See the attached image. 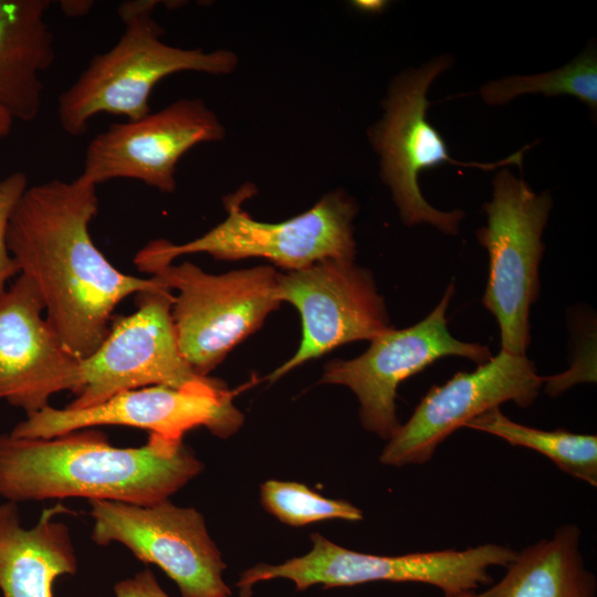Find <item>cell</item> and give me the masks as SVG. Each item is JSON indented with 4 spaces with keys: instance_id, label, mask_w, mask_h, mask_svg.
I'll return each mask as SVG.
<instances>
[{
    "instance_id": "cell-11",
    "label": "cell",
    "mask_w": 597,
    "mask_h": 597,
    "mask_svg": "<svg viewBox=\"0 0 597 597\" xmlns=\"http://www.w3.org/2000/svg\"><path fill=\"white\" fill-rule=\"evenodd\" d=\"M232 398L222 381L210 377L180 388L148 386L122 391L84 409H56L49 405L27 416L10 434L49 439L96 426H126L182 441L187 431L205 427L217 437L228 438L244 420Z\"/></svg>"
},
{
    "instance_id": "cell-10",
    "label": "cell",
    "mask_w": 597,
    "mask_h": 597,
    "mask_svg": "<svg viewBox=\"0 0 597 597\" xmlns=\"http://www.w3.org/2000/svg\"><path fill=\"white\" fill-rule=\"evenodd\" d=\"M454 293L450 283L437 306L417 324L378 335L360 356L333 360L321 383L348 387L359 402L362 426L389 440L399 426L396 397L401 381L446 356H459L478 365L491 357L488 346L457 339L448 329L446 312Z\"/></svg>"
},
{
    "instance_id": "cell-22",
    "label": "cell",
    "mask_w": 597,
    "mask_h": 597,
    "mask_svg": "<svg viewBox=\"0 0 597 597\" xmlns=\"http://www.w3.org/2000/svg\"><path fill=\"white\" fill-rule=\"evenodd\" d=\"M261 502L269 513L292 526L326 520L358 522L364 519L362 510L352 503L325 498L298 482H264L261 485Z\"/></svg>"
},
{
    "instance_id": "cell-5",
    "label": "cell",
    "mask_w": 597,
    "mask_h": 597,
    "mask_svg": "<svg viewBox=\"0 0 597 597\" xmlns=\"http://www.w3.org/2000/svg\"><path fill=\"white\" fill-rule=\"evenodd\" d=\"M311 541L305 555L244 570L235 583L240 597H250L254 585L276 578L291 580L297 591L314 585L333 588L388 582L426 584L444 597H454L490 585V569L506 567L517 554L509 546L488 543L464 549L375 555L348 549L318 533L311 534Z\"/></svg>"
},
{
    "instance_id": "cell-17",
    "label": "cell",
    "mask_w": 597,
    "mask_h": 597,
    "mask_svg": "<svg viewBox=\"0 0 597 597\" xmlns=\"http://www.w3.org/2000/svg\"><path fill=\"white\" fill-rule=\"evenodd\" d=\"M61 503L43 510L30 528L21 525L15 503L0 505V589L3 597H52L54 580L74 575L77 559L69 527L54 517Z\"/></svg>"
},
{
    "instance_id": "cell-26",
    "label": "cell",
    "mask_w": 597,
    "mask_h": 597,
    "mask_svg": "<svg viewBox=\"0 0 597 597\" xmlns=\"http://www.w3.org/2000/svg\"><path fill=\"white\" fill-rule=\"evenodd\" d=\"M13 121V117L2 106H0V139L8 136Z\"/></svg>"
},
{
    "instance_id": "cell-21",
    "label": "cell",
    "mask_w": 597,
    "mask_h": 597,
    "mask_svg": "<svg viewBox=\"0 0 597 597\" xmlns=\"http://www.w3.org/2000/svg\"><path fill=\"white\" fill-rule=\"evenodd\" d=\"M572 95L597 109V57L591 48L565 66L531 76H510L485 84L480 94L490 105L506 104L519 95Z\"/></svg>"
},
{
    "instance_id": "cell-1",
    "label": "cell",
    "mask_w": 597,
    "mask_h": 597,
    "mask_svg": "<svg viewBox=\"0 0 597 597\" xmlns=\"http://www.w3.org/2000/svg\"><path fill=\"white\" fill-rule=\"evenodd\" d=\"M97 210L96 186L78 177L52 179L27 188L7 234L9 252L36 287L48 323L78 359L103 343L118 303L163 286L155 276L121 272L96 248L88 226Z\"/></svg>"
},
{
    "instance_id": "cell-20",
    "label": "cell",
    "mask_w": 597,
    "mask_h": 597,
    "mask_svg": "<svg viewBox=\"0 0 597 597\" xmlns=\"http://www.w3.org/2000/svg\"><path fill=\"white\" fill-rule=\"evenodd\" d=\"M467 428L490 433L511 446L534 450L565 473L591 486L597 485V437L567 430H542L511 420L493 408L465 423Z\"/></svg>"
},
{
    "instance_id": "cell-3",
    "label": "cell",
    "mask_w": 597,
    "mask_h": 597,
    "mask_svg": "<svg viewBox=\"0 0 597 597\" xmlns=\"http://www.w3.org/2000/svg\"><path fill=\"white\" fill-rule=\"evenodd\" d=\"M157 1H125L118 6L124 32L107 52L91 59L76 81L57 98V117L72 136L84 134L101 113L128 121L150 113L149 96L164 77L181 71L228 74L237 56L227 50L205 52L164 43V29L153 18Z\"/></svg>"
},
{
    "instance_id": "cell-9",
    "label": "cell",
    "mask_w": 597,
    "mask_h": 597,
    "mask_svg": "<svg viewBox=\"0 0 597 597\" xmlns=\"http://www.w3.org/2000/svg\"><path fill=\"white\" fill-rule=\"evenodd\" d=\"M90 506L95 544L117 542L139 561L158 566L181 597H231L223 580L227 565L196 509L169 500L149 505L90 500Z\"/></svg>"
},
{
    "instance_id": "cell-28",
    "label": "cell",
    "mask_w": 597,
    "mask_h": 597,
    "mask_svg": "<svg viewBox=\"0 0 597 597\" xmlns=\"http://www.w3.org/2000/svg\"><path fill=\"white\" fill-rule=\"evenodd\" d=\"M454 597H479L476 593H467Z\"/></svg>"
},
{
    "instance_id": "cell-23",
    "label": "cell",
    "mask_w": 597,
    "mask_h": 597,
    "mask_svg": "<svg viewBox=\"0 0 597 597\" xmlns=\"http://www.w3.org/2000/svg\"><path fill=\"white\" fill-rule=\"evenodd\" d=\"M27 188L28 179L22 171L0 180V297L6 292L7 281L20 272L9 252L7 234L11 214Z\"/></svg>"
},
{
    "instance_id": "cell-19",
    "label": "cell",
    "mask_w": 597,
    "mask_h": 597,
    "mask_svg": "<svg viewBox=\"0 0 597 597\" xmlns=\"http://www.w3.org/2000/svg\"><path fill=\"white\" fill-rule=\"evenodd\" d=\"M580 530L565 524L517 552L503 577L479 597H596L597 580L580 552Z\"/></svg>"
},
{
    "instance_id": "cell-6",
    "label": "cell",
    "mask_w": 597,
    "mask_h": 597,
    "mask_svg": "<svg viewBox=\"0 0 597 597\" xmlns=\"http://www.w3.org/2000/svg\"><path fill=\"white\" fill-rule=\"evenodd\" d=\"M552 208L547 192L535 193L523 178L503 169L484 203L486 226L476 238L489 253V276L482 303L495 317L502 350L525 355L531 342L530 311L540 295L542 233Z\"/></svg>"
},
{
    "instance_id": "cell-12",
    "label": "cell",
    "mask_w": 597,
    "mask_h": 597,
    "mask_svg": "<svg viewBox=\"0 0 597 597\" xmlns=\"http://www.w3.org/2000/svg\"><path fill=\"white\" fill-rule=\"evenodd\" d=\"M137 310L112 321L98 348L81 360V383L65 408L97 406L126 390L180 388L203 380L184 359L171 317L175 296L166 286L139 292Z\"/></svg>"
},
{
    "instance_id": "cell-27",
    "label": "cell",
    "mask_w": 597,
    "mask_h": 597,
    "mask_svg": "<svg viewBox=\"0 0 597 597\" xmlns=\"http://www.w3.org/2000/svg\"><path fill=\"white\" fill-rule=\"evenodd\" d=\"M356 7L366 12H379L386 6L385 1L369 0V1H355Z\"/></svg>"
},
{
    "instance_id": "cell-4",
    "label": "cell",
    "mask_w": 597,
    "mask_h": 597,
    "mask_svg": "<svg viewBox=\"0 0 597 597\" xmlns=\"http://www.w3.org/2000/svg\"><path fill=\"white\" fill-rule=\"evenodd\" d=\"M254 192L245 185L224 198L227 218L203 235L182 244L155 240L140 249L134 263L150 273L184 254L208 253L218 260L264 258L298 270L326 259H355V201L343 191L326 195L308 211L277 223L254 220L241 208Z\"/></svg>"
},
{
    "instance_id": "cell-8",
    "label": "cell",
    "mask_w": 597,
    "mask_h": 597,
    "mask_svg": "<svg viewBox=\"0 0 597 597\" xmlns=\"http://www.w3.org/2000/svg\"><path fill=\"white\" fill-rule=\"evenodd\" d=\"M451 63L450 56H441L396 77L384 102L385 115L370 130V140L381 157V177L391 189L404 223H429L446 234L458 233L464 213L458 209L444 212L430 206L418 186L419 172L443 163L482 169L516 164L521 168L523 153L530 148L526 146L498 163H461L450 157L442 136L427 121L426 94Z\"/></svg>"
},
{
    "instance_id": "cell-16",
    "label": "cell",
    "mask_w": 597,
    "mask_h": 597,
    "mask_svg": "<svg viewBox=\"0 0 597 597\" xmlns=\"http://www.w3.org/2000/svg\"><path fill=\"white\" fill-rule=\"evenodd\" d=\"M34 284L20 275L0 297V399L30 416L56 392L74 395L81 360L62 344L46 318Z\"/></svg>"
},
{
    "instance_id": "cell-14",
    "label": "cell",
    "mask_w": 597,
    "mask_h": 597,
    "mask_svg": "<svg viewBox=\"0 0 597 597\" xmlns=\"http://www.w3.org/2000/svg\"><path fill=\"white\" fill-rule=\"evenodd\" d=\"M544 378L525 355L502 350L470 373H457L432 386L411 417L401 423L384 447L379 461L391 467L423 464L457 429L501 404L530 407Z\"/></svg>"
},
{
    "instance_id": "cell-18",
    "label": "cell",
    "mask_w": 597,
    "mask_h": 597,
    "mask_svg": "<svg viewBox=\"0 0 597 597\" xmlns=\"http://www.w3.org/2000/svg\"><path fill=\"white\" fill-rule=\"evenodd\" d=\"M48 0H0V106L13 119L33 121L41 111V73L55 59L45 12Z\"/></svg>"
},
{
    "instance_id": "cell-24",
    "label": "cell",
    "mask_w": 597,
    "mask_h": 597,
    "mask_svg": "<svg viewBox=\"0 0 597 597\" xmlns=\"http://www.w3.org/2000/svg\"><path fill=\"white\" fill-rule=\"evenodd\" d=\"M114 591L116 597H169L149 569L118 582Z\"/></svg>"
},
{
    "instance_id": "cell-15",
    "label": "cell",
    "mask_w": 597,
    "mask_h": 597,
    "mask_svg": "<svg viewBox=\"0 0 597 597\" xmlns=\"http://www.w3.org/2000/svg\"><path fill=\"white\" fill-rule=\"evenodd\" d=\"M224 129L200 100H179L146 116L114 123L87 145L78 178L96 186L129 178L158 189H176V166L181 156L205 142L219 140Z\"/></svg>"
},
{
    "instance_id": "cell-25",
    "label": "cell",
    "mask_w": 597,
    "mask_h": 597,
    "mask_svg": "<svg viewBox=\"0 0 597 597\" xmlns=\"http://www.w3.org/2000/svg\"><path fill=\"white\" fill-rule=\"evenodd\" d=\"M63 12L66 15L77 17L86 14L93 6L92 1H61Z\"/></svg>"
},
{
    "instance_id": "cell-13",
    "label": "cell",
    "mask_w": 597,
    "mask_h": 597,
    "mask_svg": "<svg viewBox=\"0 0 597 597\" xmlns=\"http://www.w3.org/2000/svg\"><path fill=\"white\" fill-rule=\"evenodd\" d=\"M276 282L281 302L300 312L303 334L295 354L268 377L270 381L337 346L371 341L392 328L371 272L352 260L326 259L277 272Z\"/></svg>"
},
{
    "instance_id": "cell-7",
    "label": "cell",
    "mask_w": 597,
    "mask_h": 597,
    "mask_svg": "<svg viewBox=\"0 0 597 597\" xmlns=\"http://www.w3.org/2000/svg\"><path fill=\"white\" fill-rule=\"evenodd\" d=\"M150 274L178 291L171 307L178 346L192 370L203 377L281 303L277 272L270 265L213 275L184 262Z\"/></svg>"
},
{
    "instance_id": "cell-2",
    "label": "cell",
    "mask_w": 597,
    "mask_h": 597,
    "mask_svg": "<svg viewBox=\"0 0 597 597\" xmlns=\"http://www.w3.org/2000/svg\"><path fill=\"white\" fill-rule=\"evenodd\" d=\"M202 469L182 441L155 433L128 448L91 428L49 439L0 433V496L15 504L86 498L149 505L168 500Z\"/></svg>"
}]
</instances>
